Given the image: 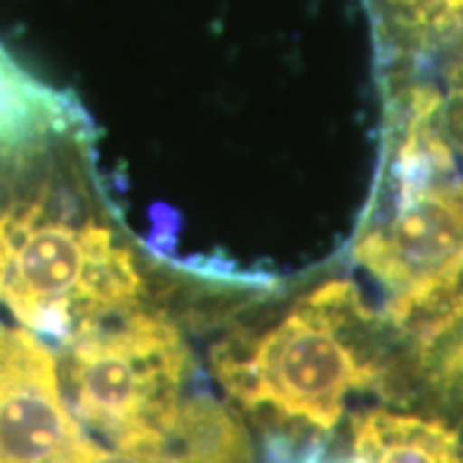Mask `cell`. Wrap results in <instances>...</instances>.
<instances>
[{
    "label": "cell",
    "mask_w": 463,
    "mask_h": 463,
    "mask_svg": "<svg viewBox=\"0 0 463 463\" xmlns=\"http://www.w3.org/2000/svg\"><path fill=\"white\" fill-rule=\"evenodd\" d=\"M435 111L438 90H407L389 188L353 250L386 288L389 319L414 330L463 291V175Z\"/></svg>",
    "instance_id": "1"
},
{
    "label": "cell",
    "mask_w": 463,
    "mask_h": 463,
    "mask_svg": "<svg viewBox=\"0 0 463 463\" xmlns=\"http://www.w3.org/2000/svg\"><path fill=\"white\" fill-rule=\"evenodd\" d=\"M371 319L355 283H325L270 330L216 347V379L248 410L330 432L347 397L381 376L379 364L347 337Z\"/></svg>",
    "instance_id": "2"
},
{
    "label": "cell",
    "mask_w": 463,
    "mask_h": 463,
    "mask_svg": "<svg viewBox=\"0 0 463 463\" xmlns=\"http://www.w3.org/2000/svg\"><path fill=\"white\" fill-rule=\"evenodd\" d=\"M142 291L132 250L109 227L50 214L44 199L0 214V301L32 330L70 340Z\"/></svg>",
    "instance_id": "3"
},
{
    "label": "cell",
    "mask_w": 463,
    "mask_h": 463,
    "mask_svg": "<svg viewBox=\"0 0 463 463\" xmlns=\"http://www.w3.org/2000/svg\"><path fill=\"white\" fill-rule=\"evenodd\" d=\"M188 373V345L163 317L100 319L70 337L65 376L75 414L114 446L163 430L181 407Z\"/></svg>",
    "instance_id": "4"
},
{
    "label": "cell",
    "mask_w": 463,
    "mask_h": 463,
    "mask_svg": "<svg viewBox=\"0 0 463 463\" xmlns=\"http://www.w3.org/2000/svg\"><path fill=\"white\" fill-rule=\"evenodd\" d=\"M83 440L50 347L0 325V463H70Z\"/></svg>",
    "instance_id": "5"
},
{
    "label": "cell",
    "mask_w": 463,
    "mask_h": 463,
    "mask_svg": "<svg viewBox=\"0 0 463 463\" xmlns=\"http://www.w3.org/2000/svg\"><path fill=\"white\" fill-rule=\"evenodd\" d=\"M70 463H252L248 435L212 399H183L152 438L103 448L85 438Z\"/></svg>",
    "instance_id": "6"
},
{
    "label": "cell",
    "mask_w": 463,
    "mask_h": 463,
    "mask_svg": "<svg viewBox=\"0 0 463 463\" xmlns=\"http://www.w3.org/2000/svg\"><path fill=\"white\" fill-rule=\"evenodd\" d=\"M350 463H463V438L435 417L368 410L353 417Z\"/></svg>",
    "instance_id": "7"
},
{
    "label": "cell",
    "mask_w": 463,
    "mask_h": 463,
    "mask_svg": "<svg viewBox=\"0 0 463 463\" xmlns=\"http://www.w3.org/2000/svg\"><path fill=\"white\" fill-rule=\"evenodd\" d=\"M381 42L397 57H428L463 32V0H365Z\"/></svg>",
    "instance_id": "8"
},
{
    "label": "cell",
    "mask_w": 463,
    "mask_h": 463,
    "mask_svg": "<svg viewBox=\"0 0 463 463\" xmlns=\"http://www.w3.org/2000/svg\"><path fill=\"white\" fill-rule=\"evenodd\" d=\"M417 364L435 386L463 397V291L417 327Z\"/></svg>",
    "instance_id": "9"
},
{
    "label": "cell",
    "mask_w": 463,
    "mask_h": 463,
    "mask_svg": "<svg viewBox=\"0 0 463 463\" xmlns=\"http://www.w3.org/2000/svg\"><path fill=\"white\" fill-rule=\"evenodd\" d=\"M450 47L456 50V57H453V70H450V109L448 111H453V127L461 137L463 147V32Z\"/></svg>",
    "instance_id": "10"
}]
</instances>
